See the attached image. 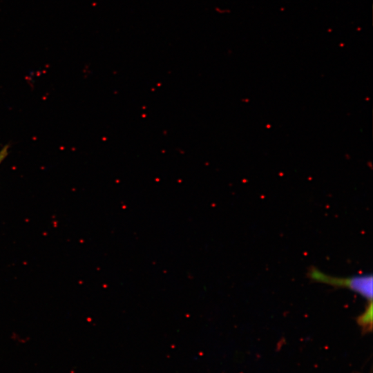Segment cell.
Segmentation results:
<instances>
[{
	"mask_svg": "<svg viewBox=\"0 0 373 373\" xmlns=\"http://www.w3.org/2000/svg\"><path fill=\"white\" fill-rule=\"evenodd\" d=\"M364 312L357 317V323L363 332H369L372 329V300H368Z\"/></svg>",
	"mask_w": 373,
	"mask_h": 373,
	"instance_id": "obj_2",
	"label": "cell"
},
{
	"mask_svg": "<svg viewBox=\"0 0 373 373\" xmlns=\"http://www.w3.org/2000/svg\"><path fill=\"white\" fill-rule=\"evenodd\" d=\"M308 278L337 287L349 289L368 300H372V276L364 274L348 278H339L326 274L315 267H311L307 273Z\"/></svg>",
	"mask_w": 373,
	"mask_h": 373,
	"instance_id": "obj_1",
	"label": "cell"
},
{
	"mask_svg": "<svg viewBox=\"0 0 373 373\" xmlns=\"http://www.w3.org/2000/svg\"><path fill=\"white\" fill-rule=\"evenodd\" d=\"M8 148L9 146L8 145H6L0 150V164L5 160V158L7 157L8 153Z\"/></svg>",
	"mask_w": 373,
	"mask_h": 373,
	"instance_id": "obj_3",
	"label": "cell"
}]
</instances>
